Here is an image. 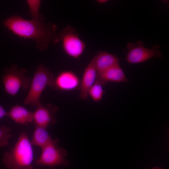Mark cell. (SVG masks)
Returning <instances> with one entry per match:
<instances>
[{"label":"cell","mask_w":169,"mask_h":169,"mask_svg":"<svg viewBox=\"0 0 169 169\" xmlns=\"http://www.w3.org/2000/svg\"><path fill=\"white\" fill-rule=\"evenodd\" d=\"M3 24L16 36L33 40L40 51L47 49L51 43H58V27L54 24L32 19L26 20L16 14L6 19Z\"/></svg>","instance_id":"6da1fadb"},{"label":"cell","mask_w":169,"mask_h":169,"mask_svg":"<svg viewBox=\"0 0 169 169\" xmlns=\"http://www.w3.org/2000/svg\"><path fill=\"white\" fill-rule=\"evenodd\" d=\"M25 131L20 133L14 145L3 155L2 161L8 169H33V152Z\"/></svg>","instance_id":"7a4b0ae2"},{"label":"cell","mask_w":169,"mask_h":169,"mask_svg":"<svg viewBox=\"0 0 169 169\" xmlns=\"http://www.w3.org/2000/svg\"><path fill=\"white\" fill-rule=\"evenodd\" d=\"M55 79L53 73L44 64H41L38 65L23 104L35 107L41 104L40 97L42 92L47 86L54 90Z\"/></svg>","instance_id":"3957f363"},{"label":"cell","mask_w":169,"mask_h":169,"mask_svg":"<svg viewBox=\"0 0 169 169\" xmlns=\"http://www.w3.org/2000/svg\"><path fill=\"white\" fill-rule=\"evenodd\" d=\"M3 71L2 81L8 94L15 96L21 89L26 90L29 88L31 80L25 75L27 72L26 69H18L17 65L13 64L8 68H4Z\"/></svg>","instance_id":"277c9868"},{"label":"cell","mask_w":169,"mask_h":169,"mask_svg":"<svg viewBox=\"0 0 169 169\" xmlns=\"http://www.w3.org/2000/svg\"><path fill=\"white\" fill-rule=\"evenodd\" d=\"M59 140L56 138L51 143L41 148V153L36 161V165L53 168L57 166H68L70 163L65 157L67 151L64 148L58 146Z\"/></svg>","instance_id":"5b68a950"},{"label":"cell","mask_w":169,"mask_h":169,"mask_svg":"<svg viewBox=\"0 0 169 169\" xmlns=\"http://www.w3.org/2000/svg\"><path fill=\"white\" fill-rule=\"evenodd\" d=\"M58 42L62 41L63 48L66 54L73 58L78 59L85 47L75 29L70 26L62 29L58 34Z\"/></svg>","instance_id":"8992f818"},{"label":"cell","mask_w":169,"mask_h":169,"mask_svg":"<svg viewBox=\"0 0 169 169\" xmlns=\"http://www.w3.org/2000/svg\"><path fill=\"white\" fill-rule=\"evenodd\" d=\"M127 47L129 52L125 59L130 63H141L153 57H162L158 44L153 46L151 49H148L144 47L141 41H138L135 43H128Z\"/></svg>","instance_id":"52a82bcc"},{"label":"cell","mask_w":169,"mask_h":169,"mask_svg":"<svg viewBox=\"0 0 169 169\" xmlns=\"http://www.w3.org/2000/svg\"><path fill=\"white\" fill-rule=\"evenodd\" d=\"M36 107L33 112V122L35 126H40L46 129L49 125L56 123V115L58 111L57 106L51 104L46 105L41 104Z\"/></svg>","instance_id":"ba28073f"},{"label":"cell","mask_w":169,"mask_h":169,"mask_svg":"<svg viewBox=\"0 0 169 169\" xmlns=\"http://www.w3.org/2000/svg\"><path fill=\"white\" fill-rule=\"evenodd\" d=\"M81 82L77 75L73 72H61L55 78L54 90L58 91H69L78 89Z\"/></svg>","instance_id":"9c48e42d"},{"label":"cell","mask_w":169,"mask_h":169,"mask_svg":"<svg viewBox=\"0 0 169 169\" xmlns=\"http://www.w3.org/2000/svg\"><path fill=\"white\" fill-rule=\"evenodd\" d=\"M95 81L103 85L108 81L127 83L128 79L119 64L100 73L97 74Z\"/></svg>","instance_id":"30bf717a"},{"label":"cell","mask_w":169,"mask_h":169,"mask_svg":"<svg viewBox=\"0 0 169 169\" xmlns=\"http://www.w3.org/2000/svg\"><path fill=\"white\" fill-rule=\"evenodd\" d=\"M97 72L92 60L84 69L82 80L81 82L80 93L79 98L85 100L88 97V92L90 88L95 83Z\"/></svg>","instance_id":"8fae6325"},{"label":"cell","mask_w":169,"mask_h":169,"mask_svg":"<svg viewBox=\"0 0 169 169\" xmlns=\"http://www.w3.org/2000/svg\"><path fill=\"white\" fill-rule=\"evenodd\" d=\"M92 60L97 74L119 64V59L116 55L103 51L99 52Z\"/></svg>","instance_id":"7c38bea8"},{"label":"cell","mask_w":169,"mask_h":169,"mask_svg":"<svg viewBox=\"0 0 169 169\" xmlns=\"http://www.w3.org/2000/svg\"><path fill=\"white\" fill-rule=\"evenodd\" d=\"M7 116L9 117L16 123L28 125L33 122V113L23 106L16 105L8 112Z\"/></svg>","instance_id":"4fadbf2b"},{"label":"cell","mask_w":169,"mask_h":169,"mask_svg":"<svg viewBox=\"0 0 169 169\" xmlns=\"http://www.w3.org/2000/svg\"><path fill=\"white\" fill-rule=\"evenodd\" d=\"M32 139V145L43 147L52 142L54 140L49 135L46 129L40 126H35Z\"/></svg>","instance_id":"5bb4252c"},{"label":"cell","mask_w":169,"mask_h":169,"mask_svg":"<svg viewBox=\"0 0 169 169\" xmlns=\"http://www.w3.org/2000/svg\"><path fill=\"white\" fill-rule=\"evenodd\" d=\"M32 19L44 22V18L39 11L41 4L40 0H27Z\"/></svg>","instance_id":"9a60e30c"},{"label":"cell","mask_w":169,"mask_h":169,"mask_svg":"<svg viewBox=\"0 0 169 169\" xmlns=\"http://www.w3.org/2000/svg\"><path fill=\"white\" fill-rule=\"evenodd\" d=\"M102 85L100 83L95 81L88 91V95L90 96L96 102L100 101L105 92Z\"/></svg>","instance_id":"2e32d148"},{"label":"cell","mask_w":169,"mask_h":169,"mask_svg":"<svg viewBox=\"0 0 169 169\" xmlns=\"http://www.w3.org/2000/svg\"><path fill=\"white\" fill-rule=\"evenodd\" d=\"M12 131V129L7 126L3 125L0 127V147L8 145L9 139L13 136Z\"/></svg>","instance_id":"e0dca14e"},{"label":"cell","mask_w":169,"mask_h":169,"mask_svg":"<svg viewBox=\"0 0 169 169\" xmlns=\"http://www.w3.org/2000/svg\"><path fill=\"white\" fill-rule=\"evenodd\" d=\"M7 112H6L3 107L0 105V119L7 116Z\"/></svg>","instance_id":"ac0fdd59"},{"label":"cell","mask_w":169,"mask_h":169,"mask_svg":"<svg viewBox=\"0 0 169 169\" xmlns=\"http://www.w3.org/2000/svg\"><path fill=\"white\" fill-rule=\"evenodd\" d=\"M107 0H97V2L100 4L108 2Z\"/></svg>","instance_id":"d6986e66"},{"label":"cell","mask_w":169,"mask_h":169,"mask_svg":"<svg viewBox=\"0 0 169 169\" xmlns=\"http://www.w3.org/2000/svg\"><path fill=\"white\" fill-rule=\"evenodd\" d=\"M151 169H162L161 168H160V167H155L154 168H153Z\"/></svg>","instance_id":"ffe728a7"}]
</instances>
